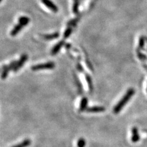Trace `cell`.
<instances>
[{
    "mask_svg": "<svg viewBox=\"0 0 147 147\" xmlns=\"http://www.w3.org/2000/svg\"><path fill=\"white\" fill-rule=\"evenodd\" d=\"M146 91H147V87H146Z\"/></svg>",
    "mask_w": 147,
    "mask_h": 147,
    "instance_id": "obj_22",
    "label": "cell"
},
{
    "mask_svg": "<svg viewBox=\"0 0 147 147\" xmlns=\"http://www.w3.org/2000/svg\"><path fill=\"white\" fill-rule=\"evenodd\" d=\"M135 90L134 88H131L129 89L125 96L121 98V99L119 101L118 103L115 106L113 109V112L115 113L118 114L121 111L122 109L125 106V105L128 102V101L135 94Z\"/></svg>",
    "mask_w": 147,
    "mask_h": 147,
    "instance_id": "obj_1",
    "label": "cell"
},
{
    "mask_svg": "<svg viewBox=\"0 0 147 147\" xmlns=\"http://www.w3.org/2000/svg\"><path fill=\"white\" fill-rule=\"evenodd\" d=\"M132 132V137H131V141L133 143H136L139 142L140 140V136L139 134V131L136 127H134L131 130Z\"/></svg>",
    "mask_w": 147,
    "mask_h": 147,
    "instance_id": "obj_5",
    "label": "cell"
},
{
    "mask_svg": "<svg viewBox=\"0 0 147 147\" xmlns=\"http://www.w3.org/2000/svg\"><path fill=\"white\" fill-rule=\"evenodd\" d=\"M59 36V33L58 32H56V33H54L50 34H45L43 35L42 38L45 40H51L54 39H57Z\"/></svg>",
    "mask_w": 147,
    "mask_h": 147,
    "instance_id": "obj_11",
    "label": "cell"
},
{
    "mask_svg": "<svg viewBox=\"0 0 147 147\" xmlns=\"http://www.w3.org/2000/svg\"><path fill=\"white\" fill-rule=\"evenodd\" d=\"M72 27L68 26V27L67 28H66V30H65V31H64V34H63L64 38V39L68 38L69 37V36H71V33H72Z\"/></svg>",
    "mask_w": 147,
    "mask_h": 147,
    "instance_id": "obj_16",
    "label": "cell"
},
{
    "mask_svg": "<svg viewBox=\"0 0 147 147\" xmlns=\"http://www.w3.org/2000/svg\"><path fill=\"white\" fill-rule=\"evenodd\" d=\"M77 147H85L86 140L84 138H80V139L77 140Z\"/></svg>",
    "mask_w": 147,
    "mask_h": 147,
    "instance_id": "obj_17",
    "label": "cell"
},
{
    "mask_svg": "<svg viewBox=\"0 0 147 147\" xmlns=\"http://www.w3.org/2000/svg\"><path fill=\"white\" fill-rule=\"evenodd\" d=\"M30 22V19L27 17H21L19 18H18V23L24 26H26L28 23Z\"/></svg>",
    "mask_w": 147,
    "mask_h": 147,
    "instance_id": "obj_14",
    "label": "cell"
},
{
    "mask_svg": "<svg viewBox=\"0 0 147 147\" xmlns=\"http://www.w3.org/2000/svg\"><path fill=\"white\" fill-rule=\"evenodd\" d=\"M137 53L138 57L139 58V59H140L141 61H144L146 60V57L145 56V55H144L143 53H142L139 50H137Z\"/></svg>",
    "mask_w": 147,
    "mask_h": 147,
    "instance_id": "obj_20",
    "label": "cell"
},
{
    "mask_svg": "<svg viewBox=\"0 0 147 147\" xmlns=\"http://www.w3.org/2000/svg\"><path fill=\"white\" fill-rule=\"evenodd\" d=\"M23 27H24V26H23L22 25H21L20 24H19V23H18V24L17 25H16L14 26V28H13L12 29V30L11 31V35L12 36H16L22 30V29L23 28Z\"/></svg>",
    "mask_w": 147,
    "mask_h": 147,
    "instance_id": "obj_9",
    "label": "cell"
},
{
    "mask_svg": "<svg viewBox=\"0 0 147 147\" xmlns=\"http://www.w3.org/2000/svg\"><path fill=\"white\" fill-rule=\"evenodd\" d=\"M76 67L77 69V70L81 72H83L84 71V68H83V66L81 65V64L80 63H77V65H76Z\"/></svg>",
    "mask_w": 147,
    "mask_h": 147,
    "instance_id": "obj_21",
    "label": "cell"
},
{
    "mask_svg": "<svg viewBox=\"0 0 147 147\" xmlns=\"http://www.w3.org/2000/svg\"><path fill=\"white\" fill-rule=\"evenodd\" d=\"M64 44H65V41L64 40L59 41V42L55 45L52 49V51H51L52 55H55L56 54H57V53L59 51V50H60V49Z\"/></svg>",
    "mask_w": 147,
    "mask_h": 147,
    "instance_id": "obj_6",
    "label": "cell"
},
{
    "mask_svg": "<svg viewBox=\"0 0 147 147\" xmlns=\"http://www.w3.org/2000/svg\"><path fill=\"white\" fill-rule=\"evenodd\" d=\"M79 0H74V4L72 7V11L75 13L77 14L79 13Z\"/></svg>",
    "mask_w": 147,
    "mask_h": 147,
    "instance_id": "obj_15",
    "label": "cell"
},
{
    "mask_svg": "<svg viewBox=\"0 0 147 147\" xmlns=\"http://www.w3.org/2000/svg\"><path fill=\"white\" fill-rule=\"evenodd\" d=\"M145 38L144 36H141L139 41V49H138L141 50L142 49H144V45H145Z\"/></svg>",
    "mask_w": 147,
    "mask_h": 147,
    "instance_id": "obj_18",
    "label": "cell"
},
{
    "mask_svg": "<svg viewBox=\"0 0 147 147\" xmlns=\"http://www.w3.org/2000/svg\"><path fill=\"white\" fill-rule=\"evenodd\" d=\"M88 98L86 97H84L82 98L79 107V111L80 112H84V110H86L87 107V105H88Z\"/></svg>",
    "mask_w": 147,
    "mask_h": 147,
    "instance_id": "obj_8",
    "label": "cell"
},
{
    "mask_svg": "<svg viewBox=\"0 0 147 147\" xmlns=\"http://www.w3.org/2000/svg\"><path fill=\"white\" fill-rule=\"evenodd\" d=\"M41 1L44 4V5L50 9L53 12H57L58 11V7L55 4L50 1V0H41Z\"/></svg>",
    "mask_w": 147,
    "mask_h": 147,
    "instance_id": "obj_4",
    "label": "cell"
},
{
    "mask_svg": "<svg viewBox=\"0 0 147 147\" xmlns=\"http://www.w3.org/2000/svg\"><path fill=\"white\" fill-rule=\"evenodd\" d=\"M27 59H28V55L26 54L22 55L20 59V60L17 61V63L16 64V67H14V69H13V71L17 72L23 66H24V64L27 61Z\"/></svg>",
    "mask_w": 147,
    "mask_h": 147,
    "instance_id": "obj_3",
    "label": "cell"
},
{
    "mask_svg": "<svg viewBox=\"0 0 147 147\" xmlns=\"http://www.w3.org/2000/svg\"><path fill=\"white\" fill-rule=\"evenodd\" d=\"M31 144V140L30 139H26L24 140H23L21 143L13 145L11 147H28Z\"/></svg>",
    "mask_w": 147,
    "mask_h": 147,
    "instance_id": "obj_10",
    "label": "cell"
},
{
    "mask_svg": "<svg viewBox=\"0 0 147 147\" xmlns=\"http://www.w3.org/2000/svg\"><path fill=\"white\" fill-rule=\"evenodd\" d=\"M11 71L9 69L8 65H4L2 67V74H1V78L2 79L4 80L6 79V77L8 76L9 72Z\"/></svg>",
    "mask_w": 147,
    "mask_h": 147,
    "instance_id": "obj_12",
    "label": "cell"
},
{
    "mask_svg": "<svg viewBox=\"0 0 147 147\" xmlns=\"http://www.w3.org/2000/svg\"><path fill=\"white\" fill-rule=\"evenodd\" d=\"M79 20V17H76L75 18H74V19H72L71 20H70L69 22L67 23V26H71V27L76 26L77 22Z\"/></svg>",
    "mask_w": 147,
    "mask_h": 147,
    "instance_id": "obj_19",
    "label": "cell"
},
{
    "mask_svg": "<svg viewBox=\"0 0 147 147\" xmlns=\"http://www.w3.org/2000/svg\"><path fill=\"white\" fill-rule=\"evenodd\" d=\"M85 79H86V81L87 82V84H88V86L90 91L91 93V92L93 91V82H92L91 77L90 75L86 74H85Z\"/></svg>",
    "mask_w": 147,
    "mask_h": 147,
    "instance_id": "obj_13",
    "label": "cell"
},
{
    "mask_svg": "<svg viewBox=\"0 0 147 147\" xmlns=\"http://www.w3.org/2000/svg\"><path fill=\"white\" fill-rule=\"evenodd\" d=\"M55 67V64L53 62H47L43 64H36L31 67V70L36 71H41L45 69H52Z\"/></svg>",
    "mask_w": 147,
    "mask_h": 147,
    "instance_id": "obj_2",
    "label": "cell"
},
{
    "mask_svg": "<svg viewBox=\"0 0 147 147\" xmlns=\"http://www.w3.org/2000/svg\"><path fill=\"white\" fill-rule=\"evenodd\" d=\"M105 110V107L102 106H94L90 107L86 109V111L89 113H98V112H102Z\"/></svg>",
    "mask_w": 147,
    "mask_h": 147,
    "instance_id": "obj_7",
    "label": "cell"
},
{
    "mask_svg": "<svg viewBox=\"0 0 147 147\" xmlns=\"http://www.w3.org/2000/svg\"><path fill=\"white\" fill-rule=\"evenodd\" d=\"M1 1H2V0H1Z\"/></svg>",
    "mask_w": 147,
    "mask_h": 147,
    "instance_id": "obj_23",
    "label": "cell"
}]
</instances>
